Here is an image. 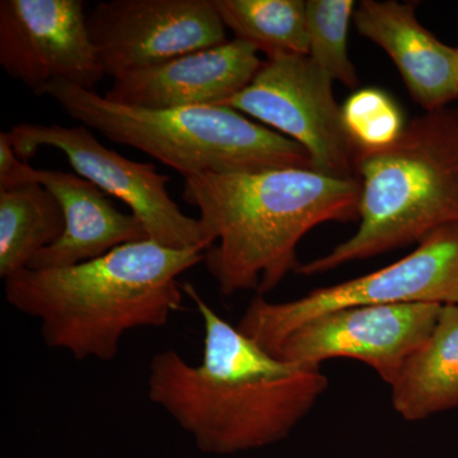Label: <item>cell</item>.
<instances>
[{
  "mask_svg": "<svg viewBox=\"0 0 458 458\" xmlns=\"http://www.w3.org/2000/svg\"><path fill=\"white\" fill-rule=\"evenodd\" d=\"M203 319V358L194 366L179 352H157L148 397L191 436L198 450L228 456L284 441L327 390L321 367L270 354L183 283Z\"/></svg>",
  "mask_w": 458,
  "mask_h": 458,
  "instance_id": "obj_1",
  "label": "cell"
},
{
  "mask_svg": "<svg viewBox=\"0 0 458 458\" xmlns=\"http://www.w3.org/2000/svg\"><path fill=\"white\" fill-rule=\"evenodd\" d=\"M182 198L200 213L204 264L219 292L265 297L298 269L311 229L360 218V182L312 168L203 174L185 179Z\"/></svg>",
  "mask_w": 458,
  "mask_h": 458,
  "instance_id": "obj_2",
  "label": "cell"
},
{
  "mask_svg": "<svg viewBox=\"0 0 458 458\" xmlns=\"http://www.w3.org/2000/svg\"><path fill=\"white\" fill-rule=\"evenodd\" d=\"M204 255L150 240L128 243L74 267L18 271L4 279L5 300L40 319L49 348L71 352L75 360L108 361L128 331L165 327L182 310L179 278Z\"/></svg>",
  "mask_w": 458,
  "mask_h": 458,
  "instance_id": "obj_3",
  "label": "cell"
},
{
  "mask_svg": "<svg viewBox=\"0 0 458 458\" xmlns=\"http://www.w3.org/2000/svg\"><path fill=\"white\" fill-rule=\"evenodd\" d=\"M360 227L328 254L297 271L316 276L348 262L420 243L458 225V111H426L397 140L379 150H357Z\"/></svg>",
  "mask_w": 458,
  "mask_h": 458,
  "instance_id": "obj_4",
  "label": "cell"
},
{
  "mask_svg": "<svg viewBox=\"0 0 458 458\" xmlns=\"http://www.w3.org/2000/svg\"><path fill=\"white\" fill-rule=\"evenodd\" d=\"M38 96L54 99L81 125L153 157L185 179L203 174L312 168L311 156L297 141L231 107H131L64 81L47 84Z\"/></svg>",
  "mask_w": 458,
  "mask_h": 458,
  "instance_id": "obj_5",
  "label": "cell"
},
{
  "mask_svg": "<svg viewBox=\"0 0 458 458\" xmlns=\"http://www.w3.org/2000/svg\"><path fill=\"white\" fill-rule=\"evenodd\" d=\"M458 304V225H445L384 269L274 303L256 295L236 327L276 354L286 336L310 319L352 307L386 304Z\"/></svg>",
  "mask_w": 458,
  "mask_h": 458,
  "instance_id": "obj_6",
  "label": "cell"
},
{
  "mask_svg": "<svg viewBox=\"0 0 458 458\" xmlns=\"http://www.w3.org/2000/svg\"><path fill=\"white\" fill-rule=\"evenodd\" d=\"M7 132L14 152L29 161L40 148L64 153L73 170L110 197L122 200L148 232L149 240L174 250L209 249L199 219L186 216L167 190L170 177L153 164L131 161L108 149L83 125L23 123Z\"/></svg>",
  "mask_w": 458,
  "mask_h": 458,
  "instance_id": "obj_7",
  "label": "cell"
},
{
  "mask_svg": "<svg viewBox=\"0 0 458 458\" xmlns=\"http://www.w3.org/2000/svg\"><path fill=\"white\" fill-rule=\"evenodd\" d=\"M333 82L309 55L270 57L254 81L223 106L297 141L311 156L313 171L352 179L357 149L344 128Z\"/></svg>",
  "mask_w": 458,
  "mask_h": 458,
  "instance_id": "obj_8",
  "label": "cell"
},
{
  "mask_svg": "<svg viewBox=\"0 0 458 458\" xmlns=\"http://www.w3.org/2000/svg\"><path fill=\"white\" fill-rule=\"evenodd\" d=\"M442 307L386 304L325 313L295 328L274 355L302 367H321L334 358H351L363 361L391 386L433 333Z\"/></svg>",
  "mask_w": 458,
  "mask_h": 458,
  "instance_id": "obj_9",
  "label": "cell"
},
{
  "mask_svg": "<svg viewBox=\"0 0 458 458\" xmlns=\"http://www.w3.org/2000/svg\"><path fill=\"white\" fill-rule=\"evenodd\" d=\"M87 27L113 78L229 41L213 0H107Z\"/></svg>",
  "mask_w": 458,
  "mask_h": 458,
  "instance_id": "obj_10",
  "label": "cell"
},
{
  "mask_svg": "<svg viewBox=\"0 0 458 458\" xmlns=\"http://www.w3.org/2000/svg\"><path fill=\"white\" fill-rule=\"evenodd\" d=\"M0 65L38 96L54 81L95 90L106 75L81 0H2Z\"/></svg>",
  "mask_w": 458,
  "mask_h": 458,
  "instance_id": "obj_11",
  "label": "cell"
},
{
  "mask_svg": "<svg viewBox=\"0 0 458 458\" xmlns=\"http://www.w3.org/2000/svg\"><path fill=\"white\" fill-rule=\"evenodd\" d=\"M258 54L234 38L119 75L105 98L149 110L223 106L254 81L264 64Z\"/></svg>",
  "mask_w": 458,
  "mask_h": 458,
  "instance_id": "obj_12",
  "label": "cell"
},
{
  "mask_svg": "<svg viewBox=\"0 0 458 458\" xmlns=\"http://www.w3.org/2000/svg\"><path fill=\"white\" fill-rule=\"evenodd\" d=\"M415 9V3L363 0L352 21L361 36L390 55L411 98L426 111L439 110L458 98L456 49L428 31Z\"/></svg>",
  "mask_w": 458,
  "mask_h": 458,
  "instance_id": "obj_13",
  "label": "cell"
},
{
  "mask_svg": "<svg viewBox=\"0 0 458 458\" xmlns=\"http://www.w3.org/2000/svg\"><path fill=\"white\" fill-rule=\"evenodd\" d=\"M38 182L62 205L65 228L54 245L32 259L29 269L74 267L101 258L116 247L149 240L146 227L134 214L117 210L108 195L80 174L38 170Z\"/></svg>",
  "mask_w": 458,
  "mask_h": 458,
  "instance_id": "obj_14",
  "label": "cell"
},
{
  "mask_svg": "<svg viewBox=\"0 0 458 458\" xmlns=\"http://www.w3.org/2000/svg\"><path fill=\"white\" fill-rule=\"evenodd\" d=\"M390 387L394 411L408 421L457 408L458 304L442 307L433 333Z\"/></svg>",
  "mask_w": 458,
  "mask_h": 458,
  "instance_id": "obj_15",
  "label": "cell"
},
{
  "mask_svg": "<svg viewBox=\"0 0 458 458\" xmlns=\"http://www.w3.org/2000/svg\"><path fill=\"white\" fill-rule=\"evenodd\" d=\"M62 205L41 183L0 191V276L27 269L42 250L62 237Z\"/></svg>",
  "mask_w": 458,
  "mask_h": 458,
  "instance_id": "obj_16",
  "label": "cell"
},
{
  "mask_svg": "<svg viewBox=\"0 0 458 458\" xmlns=\"http://www.w3.org/2000/svg\"><path fill=\"white\" fill-rule=\"evenodd\" d=\"M234 38L251 45L267 59L289 54L309 55L303 0H213Z\"/></svg>",
  "mask_w": 458,
  "mask_h": 458,
  "instance_id": "obj_17",
  "label": "cell"
},
{
  "mask_svg": "<svg viewBox=\"0 0 458 458\" xmlns=\"http://www.w3.org/2000/svg\"><path fill=\"white\" fill-rule=\"evenodd\" d=\"M354 11L352 0L306 2L309 56L331 80L349 89H357L360 84L348 54L349 25Z\"/></svg>",
  "mask_w": 458,
  "mask_h": 458,
  "instance_id": "obj_18",
  "label": "cell"
},
{
  "mask_svg": "<svg viewBox=\"0 0 458 458\" xmlns=\"http://www.w3.org/2000/svg\"><path fill=\"white\" fill-rule=\"evenodd\" d=\"M344 128L357 150H379L400 137L403 113L393 98L379 89L355 90L342 106Z\"/></svg>",
  "mask_w": 458,
  "mask_h": 458,
  "instance_id": "obj_19",
  "label": "cell"
},
{
  "mask_svg": "<svg viewBox=\"0 0 458 458\" xmlns=\"http://www.w3.org/2000/svg\"><path fill=\"white\" fill-rule=\"evenodd\" d=\"M38 170L14 152L7 132H0V191L38 183Z\"/></svg>",
  "mask_w": 458,
  "mask_h": 458,
  "instance_id": "obj_20",
  "label": "cell"
},
{
  "mask_svg": "<svg viewBox=\"0 0 458 458\" xmlns=\"http://www.w3.org/2000/svg\"><path fill=\"white\" fill-rule=\"evenodd\" d=\"M456 49V55H454V74H456V83L458 89V47H454Z\"/></svg>",
  "mask_w": 458,
  "mask_h": 458,
  "instance_id": "obj_21",
  "label": "cell"
}]
</instances>
